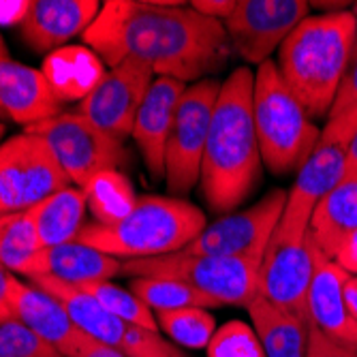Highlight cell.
Segmentation results:
<instances>
[{
  "label": "cell",
  "instance_id": "obj_1",
  "mask_svg": "<svg viewBox=\"0 0 357 357\" xmlns=\"http://www.w3.org/2000/svg\"><path fill=\"white\" fill-rule=\"evenodd\" d=\"M84 41L109 67L135 60L156 77L182 84L216 73L231 54L220 22L190 5L158 0H107Z\"/></svg>",
  "mask_w": 357,
  "mask_h": 357
},
{
  "label": "cell",
  "instance_id": "obj_2",
  "mask_svg": "<svg viewBox=\"0 0 357 357\" xmlns=\"http://www.w3.org/2000/svg\"><path fill=\"white\" fill-rule=\"evenodd\" d=\"M252 90L255 73L248 67H238L220 84L199 176L204 199L214 212L236 210L261 178Z\"/></svg>",
  "mask_w": 357,
  "mask_h": 357
},
{
  "label": "cell",
  "instance_id": "obj_3",
  "mask_svg": "<svg viewBox=\"0 0 357 357\" xmlns=\"http://www.w3.org/2000/svg\"><path fill=\"white\" fill-rule=\"evenodd\" d=\"M357 41L351 9L308 15L284 39L276 67L310 118H328Z\"/></svg>",
  "mask_w": 357,
  "mask_h": 357
},
{
  "label": "cell",
  "instance_id": "obj_4",
  "mask_svg": "<svg viewBox=\"0 0 357 357\" xmlns=\"http://www.w3.org/2000/svg\"><path fill=\"white\" fill-rule=\"evenodd\" d=\"M206 216L180 197H137L131 212L116 222H86L77 242L116 259H148L184 250L206 229Z\"/></svg>",
  "mask_w": 357,
  "mask_h": 357
},
{
  "label": "cell",
  "instance_id": "obj_5",
  "mask_svg": "<svg viewBox=\"0 0 357 357\" xmlns=\"http://www.w3.org/2000/svg\"><path fill=\"white\" fill-rule=\"evenodd\" d=\"M252 114L264 165L278 176L300 172L321 139V128L282 82L272 60L255 71Z\"/></svg>",
  "mask_w": 357,
  "mask_h": 357
},
{
  "label": "cell",
  "instance_id": "obj_6",
  "mask_svg": "<svg viewBox=\"0 0 357 357\" xmlns=\"http://www.w3.org/2000/svg\"><path fill=\"white\" fill-rule=\"evenodd\" d=\"M259 268L261 259L252 257H214L192 255L186 250L122 261V276L128 278H176L182 280L214 302L244 306L259 296Z\"/></svg>",
  "mask_w": 357,
  "mask_h": 357
},
{
  "label": "cell",
  "instance_id": "obj_7",
  "mask_svg": "<svg viewBox=\"0 0 357 357\" xmlns=\"http://www.w3.org/2000/svg\"><path fill=\"white\" fill-rule=\"evenodd\" d=\"M32 284L56 298L86 336L116 349L124 357H186L174 342L160 336V332L122 321L77 287L47 276L32 278Z\"/></svg>",
  "mask_w": 357,
  "mask_h": 357
},
{
  "label": "cell",
  "instance_id": "obj_8",
  "mask_svg": "<svg viewBox=\"0 0 357 357\" xmlns=\"http://www.w3.org/2000/svg\"><path fill=\"white\" fill-rule=\"evenodd\" d=\"M26 131L39 135L50 146L62 172L73 186L82 190L94 176L107 169H118L124 160L122 142L103 133L79 112H60L54 118L26 126Z\"/></svg>",
  "mask_w": 357,
  "mask_h": 357
},
{
  "label": "cell",
  "instance_id": "obj_9",
  "mask_svg": "<svg viewBox=\"0 0 357 357\" xmlns=\"http://www.w3.org/2000/svg\"><path fill=\"white\" fill-rule=\"evenodd\" d=\"M220 84L212 77L195 82L186 86L178 103L165 150V182L172 195H186L199 182Z\"/></svg>",
  "mask_w": 357,
  "mask_h": 357
},
{
  "label": "cell",
  "instance_id": "obj_10",
  "mask_svg": "<svg viewBox=\"0 0 357 357\" xmlns=\"http://www.w3.org/2000/svg\"><path fill=\"white\" fill-rule=\"evenodd\" d=\"M69 184L39 135L24 131L0 146V214L26 212Z\"/></svg>",
  "mask_w": 357,
  "mask_h": 357
},
{
  "label": "cell",
  "instance_id": "obj_11",
  "mask_svg": "<svg viewBox=\"0 0 357 357\" xmlns=\"http://www.w3.org/2000/svg\"><path fill=\"white\" fill-rule=\"evenodd\" d=\"M308 13L306 0H238L222 26L231 50L248 64L261 67Z\"/></svg>",
  "mask_w": 357,
  "mask_h": 357
},
{
  "label": "cell",
  "instance_id": "obj_12",
  "mask_svg": "<svg viewBox=\"0 0 357 357\" xmlns=\"http://www.w3.org/2000/svg\"><path fill=\"white\" fill-rule=\"evenodd\" d=\"M312 270L314 252L310 229L296 234L276 227L259 268V296L276 308L308 321L306 298Z\"/></svg>",
  "mask_w": 357,
  "mask_h": 357
},
{
  "label": "cell",
  "instance_id": "obj_13",
  "mask_svg": "<svg viewBox=\"0 0 357 357\" xmlns=\"http://www.w3.org/2000/svg\"><path fill=\"white\" fill-rule=\"evenodd\" d=\"M287 190H272L255 206L222 214L195 238L184 250L192 255L214 257H252L264 259V252L282 218Z\"/></svg>",
  "mask_w": 357,
  "mask_h": 357
},
{
  "label": "cell",
  "instance_id": "obj_14",
  "mask_svg": "<svg viewBox=\"0 0 357 357\" xmlns=\"http://www.w3.org/2000/svg\"><path fill=\"white\" fill-rule=\"evenodd\" d=\"M152 82L154 73L146 64L135 60L120 62L79 101V114L109 137L122 142L133 133L137 112Z\"/></svg>",
  "mask_w": 357,
  "mask_h": 357
},
{
  "label": "cell",
  "instance_id": "obj_15",
  "mask_svg": "<svg viewBox=\"0 0 357 357\" xmlns=\"http://www.w3.org/2000/svg\"><path fill=\"white\" fill-rule=\"evenodd\" d=\"M7 306L13 319L50 342L62 357H82L90 342V336L75 326L64 306L32 282L28 284L11 276L7 287Z\"/></svg>",
  "mask_w": 357,
  "mask_h": 357
},
{
  "label": "cell",
  "instance_id": "obj_16",
  "mask_svg": "<svg viewBox=\"0 0 357 357\" xmlns=\"http://www.w3.org/2000/svg\"><path fill=\"white\" fill-rule=\"evenodd\" d=\"M344 150L347 148L340 144H317L287 192L284 212L278 222L280 229L296 234H306L310 229V216L317 204L344 178Z\"/></svg>",
  "mask_w": 357,
  "mask_h": 357
},
{
  "label": "cell",
  "instance_id": "obj_17",
  "mask_svg": "<svg viewBox=\"0 0 357 357\" xmlns=\"http://www.w3.org/2000/svg\"><path fill=\"white\" fill-rule=\"evenodd\" d=\"M99 0H32L22 24V39L39 54H54L84 37L101 11Z\"/></svg>",
  "mask_w": 357,
  "mask_h": 357
},
{
  "label": "cell",
  "instance_id": "obj_18",
  "mask_svg": "<svg viewBox=\"0 0 357 357\" xmlns=\"http://www.w3.org/2000/svg\"><path fill=\"white\" fill-rule=\"evenodd\" d=\"M314 270L306 298L308 323L332 340L357 349V321L347 308L342 287L349 274L340 270L332 259L312 240Z\"/></svg>",
  "mask_w": 357,
  "mask_h": 357
},
{
  "label": "cell",
  "instance_id": "obj_19",
  "mask_svg": "<svg viewBox=\"0 0 357 357\" xmlns=\"http://www.w3.org/2000/svg\"><path fill=\"white\" fill-rule=\"evenodd\" d=\"M186 90V84L172 77H154L144 103L137 112L133 133L142 158L152 180L165 178V150L176 118L178 103Z\"/></svg>",
  "mask_w": 357,
  "mask_h": 357
},
{
  "label": "cell",
  "instance_id": "obj_20",
  "mask_svg": "<svg viewBox=\"0 0 357 357\" xmlns=\"http://www.w3.org/2000/svg\"><path fill=\"white\" fill-rule=\"evenodd\" d=\"M0 114L32 126L58 116L60 99L43 71L11 58H0Z\"/></svg>",
  "mask_w": 357,
  "mask_h": 357
},
{
  "label": "cell",
  "instance_id": "obj_21",
  "mask_svg": "<svg viewBox=\"0 0 357 357\" xmlns=\"http://www.w3.org/2000/svg\"><path fill=\"white\" fill-rule=\"evenodd\" d=\"M122 274V261L112 255H105L88 244L69 242L52 248H43L32 264L28 278L47 276L71 287H82L88 282L112 280Z\"/></svg>",
  "mask_w": 357,
  "mask_h": 357
},
{
  "label": "cell",
  "instance_id": "obj_22",
  "mask_svg": "<svg viewBox=\"0 0 357 357\" xmlns=\"http://www.w3.org/2000/svg\"><path fill=\"white\" fill-rule=\"evenodd\" d=\"M43 248L77 242L86 227L88 199L86 192L73 184L60 188L47 199L28 210Z\"/></svg>",
  "mask_w": 357,
  "mask_h": 357
},
{
  "label": "cell",
  "instance_id": "obj_23",
  "mask_svg": "<svg viewBox=\"0 0 357 357\" xmlns=\"http://www.w3.org/2000/svg\"><path fill=\"white\" fill-rule=\"evenodd\" d=\"M353 234H357V174L344 176L310 216V236L330 259Z\"/></svg>",
  "mask_w": 357,
  "mask_h": 357
},
{
  "label": "cell",
  "instance_id": "obj_24",
  "mask_svg": "<svg viewBox=\"0 0 357 357\" xmlns=\"http://www.w3.org/2000/svg\"><path fill=\"white\" fill-rule=\"evenodd\" d=\"M248 312L266 357H306L310 334L308 321L276 308L261 296L248 304Z\"/></svg>",
  "mask_w": 357,
  "mask_h": 357
},
{
  "label": "cell",
  "instance_id": "obj_25",
  "mask_svg": "<svg viewBox=\"0 0 357 357\" xmlns=\"http://www.w3.org/2000/svg\"><path fill=\"white\" fill-rule=\"evenodd\" d=\"M60 99H84L103 79V64L90 47H62L50 54L41 69Z\"/></svg>",
  "mask_w": 357,
  "mask_h": 357
},
{
  "label": "cell",
  "instance_id": "obj_26",
  "mask_svg": "<svg viewBox=\"0 0 357 357\" xmlns=\"http://www.w3.org/2000/svg\"><path fill=\"white\" fill-rule=\"evenodd\" d=\"M43 250L30 212L0 214V264L28 278L32 264Z\"/></svg>",
  "mask_w": 357,
  "mask_h": 357
},
{
  "label": "cell",
  "instance_id": "obj_27",
  "mask_svg": "<svg viewBox=\"0 0 357 357\" xmlns=\"http://www.w3.org/2000/svg\"><path fill=\"white\" fill-rule=\"evenodd\" d=\"M128 289L152 310H180V308H218L220 304L212 298L204 296L195 287L176 280V278H156V276H144V278H131Z\"/></svg>",
  "mask_w": 357,
  "mask_h": 357
},
{
  "label": "cell",
  "instance_id": "obj_28",
  "mask_svg": "<svg viewBox=\"0 0 357 357\" xmlns=\"http://www.w3.org/2000/svg\"><path fill=\"white\" fill-rule=\"evenodd\" d=\"M86 199H88V212L94 214V222H116L124 214L131 212L137 197L135 190L118 169H107L94 176L86 188Z\"/></svg>",
  "mask_w": 357,
  "mask_h": 357
},
{
  "label": "cell",
  "instance_id": "obj_29",
  "mask_svg": "<svg viewBox=\"0 0 357 357\" xmlns=\"http://www.w3.org/2000/svg\"><path fill=\"white\" fill-rule=\"evenodd\" d=\"M355 131H357V41L319 142L340 144L347 148Z\"/></svg>",
  "mask_w": 357,
  "mask_h": 357
},
{
  "label": "cell",
  "instance_id": "obj_30",
  "mask_svg": "<svg viewBox=\"0 0 357 357\" xmlns=\"http://www.w3.org/2000/svg\"><path fill=\"white\" fill-rule=\"evenodd\" d=\"M158 330H163L174 344L184 349H208L216 334V319L208 308H180L154 312Z\"/></svg>",
  "mask_w": 357,
  "mask_h": 357
},
{
  "label": "cell",
  "instance_id": "obj_31",
  "mask_svg": "<svg viewBox=\"0 0 357 357\" xmlns=\"http://www.w3.org/2000/svg\"><path fill=\"white\" fill-rule=\"evenodd\" d=\"M90 298H94L107 312L120 317L122 321L135 323L139 328L158 332V323L154 312L133 294L131 289H122L114 284L112 280H99V282H88L77 287Z\"/></svg>",
  "mask_w": 357,
  "mask_h": 357
},
{
  "label": "cell",
  "instance_id": "obj_32",
  "mask_svg": "<svg viewBox=\"0 0 357 357\" xmlns=\"http://www.w3.org/2000/svg\"><path fill=\"white\" fill-rule=\"evenodd\" d=\"M208 357H266L264 344L255 328L248 323L234 319L216 330L208 349Z\"/></svg>",
  "mask_w": 357,
  "mask_h": 357
},
{
  "label": "cell",
  "instance_id": "obj_33",
  "mask_svg": "<svg viewBox=\"0 0 357 357\" xmlns=\"http://www.w3.org/2000/svg\"><path fill=\"white\" fill-rule=\"evenodd\" d=\"M0 357H62L17 319L0 321Z\"/></svg>",
  "mask_w": 357,
  "mask_h": 357
},
{
  "label": "cell",
  "instance_id": "obj_34",
  "mask_svg": "<svg viewBox=\"0 0 357 357\" xmlns=\"http://www.w3.org/2000/svg\"><path fill=\"white\" fill-rule=\"evenodd\" d=\"M306 357H357V349L340 344L310 326Z\"/></svg>",
  "mask_w": 357,
  "mask_h": 357
},
{
  "label": "cell",
  "instance_id": "obj_35",
  "mask_svg": "<svg viewBox=\"0 0 357 357\" xmlns=\"http://www.w3.org/2000/svg\"><path fill=\"white\" fill-rule=\"evenodd\" d=\"M236 3L238 0H192V3H188V5L197 13L222 24L236 9Z\"/></svg>",
  "mask_w": 357,
  "mask_h": 357
},
{
  "label": "cell",
  "instance_id": "obj_36",
  "mask_svg": "<svg viewBox=\"0 0 357 357\" xmlns=\"http://www.w3.org/2000/svg\"><path fill=\"white\" fill-rule=\"evenodd\" d=\"M332 261H334L340 270H344L349 276H357V234L349 236V238L338 246V250H336L334 257H332Z\"/></svg>",
  "mask_w": 357,
  "mask_h": 357
},
{
  "label": "cell",
  "instance_id": "obj_37",
  "mask_svg": "<svg viewBox=\"0 0 357 357\" xmlns=\"http://www.w3.org/2000/svg\"><path fill=\"white\" fill-rule=\"evenodd\" d=\"M30 0H0V26L3 24H22Z\"/></svg>",
  "mask_w": 357,
  "mask_h": 357
},
{
  "label": "cell",
  "instance_id": "obj_38",
  "mask_svg": "<svg viewBox=\"0 0 357 357\" xmlns=\"http://www.w3.org/2000/svg\"><path fill=\"white\" fill-rule=\"evenodd\" d=\"M342 296H344V302H347L349 312H351L353 319L357 321V276H349V278L344 280Z\"/></svg>",
  "mask_w": 357,
  "mask_h": 357
},
{
  "label": "cell",
  "instance_id": "obj_39",
  "mask_svg": "<svg viewBox=\"0 0 357 357\" xmlns=\"http://www.w3.org/2000/svg\"><path fill=\"white\" fill-rule=\"evenodd\" d=\"M9 270L0 264V319H11V312H9V306H7V287H9Z\"/></svg>",
  "mask_w": 357,
  "mask_h": 357
},
{
  "label": "cell",
  "instance_id": "obj_40",
  "mask_svg": "<svg viewBox=\"0 0 357 357\" xmlns=\"http://www.w3.org/2000/svg\"><path fill=\"white\" fill-rule=\"evenodd\" d=\"M82 357H124L122 353H118L116 349L107 347V344H101V342H96L90 338L88 347L84 349Z\"/></svg>",
  "mask_w": 357,
  "mask_h": 357
},
{
  "label": "cell",
  "instance_id": "obj_41",
  "mask_svg": "<svg viewBox=\"0 0 357 357\" xmlns=\"http://www.w3.org/2000/svg\"><path fill=\"white\" fill-rule=\"evenodd\" d=\"M344 160H347V165H344V176H355L357 174V131L355 135L351 137L347 150H344Z\"/></svg>",
  "mask_w": 357,
  "mask_h": 357
},
{
  "label": "cell",
  "instance_id": "obj_42",
  "mask_svg": "<svg viewBox=\"0 0 357 357\" xmlns=\"http://www.w3.org/2000/svg\"><path fill=\"white\" fill-rule=\"evenodd\" d=\"M0 58H9V56H7V47H5L3 37H0Z\"/></svg>",
  "mask_w": 357,
  "mask_h": 357
},
{
  "label": "cell",
  "instance_id": "obj_43",
  "mask_svg": "<svg viewBox=\"0 0 357 357\" xmlns=\"http://www.w3.org/2000/svg\"><path fill=\"white\" fill-rule=\"evenodd\" d=\"M351 13H353V17L357 22V3H351Z\"/></svg>",
  "mask_w": 357,
  "mask_h": 357
},
{
  "label": "cell",
  "instance_id": "obj_44",
  "mask_svg": "<svg viewBox=\"0 0 357 357\" xmlns=\"http://www.w3.org/2000/svg\"><path fill=\"white\" fill-rule=\"evenodd\" d=\"M3 135H5V124L0 122V139H3Z\"/></svg>",
  "mask_w": 357,
  "mask_h": 357
},
{
  "label": "cell",
  "instance_id": "obj_45",
  "mask_svg": "<svg viewBox=\"0 0 357 357\" xmlns=\"http://www.w3.org/2000/svg\"><path fill=\"white\" fill-rule=\"evenodd\" d=\"M0 321H3V319H0Z\"/></svg>",
  "mask_w": 357,
  "mask_h": 357
},
{
  "label": "cell",
  "instance_id": "obj_46",
  "mask_svg": "<svg viewBox=\"0 0 357 357\" xmlns=\"http://www.w3.org/2000/svg\"><path fill=\"white\" fill-rule=\"evenodd\" d=\"M0 116H3V114H0Z\"/></svg>",
  "mask_w": 357,
  "mask_h": 357
}]
</instances>
